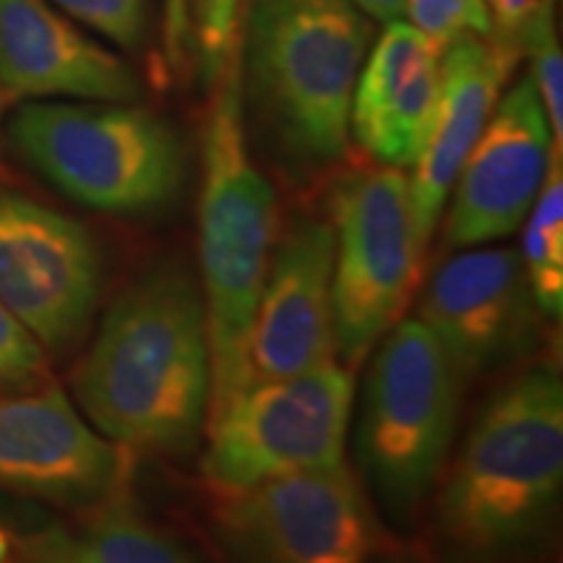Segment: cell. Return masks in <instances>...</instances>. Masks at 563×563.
<instances>
[{"mask_svg":"<svg viewBox=\"0 0 563 563\" xmlns=\"http://www.w3.org/2000/svg\"><path fill=\"white\" fill-rule=\"evenodd\" d=\"M405 13L410 26L441 53L462 40L490 34V9L485 0H407Z\"/></svg>","mask_w":563,"mask_h":563,"instance_id":"cell-22","label":"cell"},{"mask_svg":"<svg viewBox=\"0 0 563 563\" xmlns=\"http://www.w3.org/2000/svg\"><path fill=\"white\" fill-rule=\"evenodd\" d=\"M245 70L282 157L319 170L347 150L350 104L371 45L352 0H245Z\"/></svg>","mask_w":563,"mask_h":563,"instance_id":"cell-4","label":"cell"},{"mask_svg":"<svg viewBox=\"0 0 563 563\" xmlns=\"http://www.w3.org/2000/svg\"><path fill=\"white\" fill-rule=\"evenodd\" d=\"M245 0H194L191 34L196 51V68L207 89L220 79L230 55L238 47V21Z\"/></svg>","mask_w":563,"mask_h":563,"instance_id":"cell-21","label":"cell"},{"mask_svg":"<svg viewBox=\"0 0 563 563\" xmlns=\"http://www.w3.org/2000/svg\"><path fill=\"white\" fill-rule=\"evenodd\" d=\"M462 391V373L418 319L399 321L371 361L357 452L394 517H412L439 481L460 422Z\"/></svg>","mask_w":563,"mask_h":563,"instance_id":"cell-6","label":"cell"},{"mask_svg":"<svg viewBox=\"0 0 563 563\" xmlns=\"http://www.w3.org/2000/svg\"><path fill=\"white\" fill-rule=\"evenodd\" d=\"M522 264L540 313L559 321L563 313V178L561 157L553 159L532 214H527Z\"/></svg>","mask_w":563,"mask_h":563,"instance_id":"cell-19","label":"cell"},{"mask_svg":"<svg viewBox=\"0 0 563 563\" xmlns=\"http://www.w3.org/2000/svg\"><path fill=\"white\" fill-rule=\"evenodd\" d=\"M165 53L170 66H183L191 40V0H165Z\"/></svg>","mask_w":563,"mask_h":563,"instance_id":"cell-27","label":"cell"},{"mask_svg":"<svg viewBox=\"0 0 563 563\" xmlns=\"http://www.w3.org/2000/svg\"><path fill=\"white\" fill-rule=\"evenodd\" d=\"M443 53L405 21L386 24L352 91L350 125L378 165L412 167L439 104Z\"/></svg>","mask_w":563,"mask_h":563,"instance_id":"cell-17","label":"cell"},{"mask_svg":"<svg viewBox=\"0 0 563 563\" xmlns=\"http://www.w3.org/2000/svg\"><path fill=\"white\" fill-rule=\"evenodd\" d=\"M214 540L228 563H368L376 519L344 464L222 496Z\"/></svg>","mask_w":563,"mask_h":563,"instance_id":"cell-9","label":"cell"},{"mask_svg":"<svg viewBox=\"0 0 563 563\" xmlns=\"http://www.w3.org/2000/svg\"><path fill=\"white\" fill-rule=\"evenodd\" d=\"M555 152L553 133L530 76L517 81L462 165L446 217V249H477L522 228Z\"/></svg>","mask_w":563,"mask_h":563,"instance_id":"cell-12","label":"cell"},{"mask_svg":"<svg viewBox=\"0 0 563 563\" xmlns=\"http://www.w3.org/2000/svg\"><path fill=\"white\" fill-rule=\"evenodd\" d=\"M0 87L9 97H141L129 63L91 42L45 0H0Z\"/></svg>","mask_w":563,"mask_h":563,"instance_id":"cell-16","label":"cell"},{"mask_svg":"<svg viewBox=\"0 0 563 563\" xmlns=\"http://www.w3.org/2000/svg\"><path fill=\"white\" fill-rule=\"evenodd\" d=\"M74 389L110 441L191 452L211 397L207 308L191 272L162 264L131 282L76 368Z\"/></svg>","mask_w":563,"mask_h":563,"instance_id":"cell-1","label":"cell"},{"mask_svg":"<svg viewBox=\"0 0 563 563\" xmlns=\"http://www.w3.org/2000/svg\"><path fill=\"white\" fill-rule=\"evenodd\" d=\"M9 559H11V540L3 527H0V563H9Z\"/></svg>","mask_w":563,"mask_h":563,"instance_id":"cell-29","label":"cell"},{"mask_svg":"<svg viewBox=\"0 0 563 563\" xmlns=\"http://www.w3.org/2000/svg\"><path fill=\"white\" fill-rule=\"evenodd\" d=\"M334 228L298 217L269 256L251 336V384L334 363Z\"/></svg>","mask_w":563,"mask_h":563,"instance_id":"cell-14","label":"cell"},{"mask_svg":"<svg viewBox=\"0 0 563 563\" xmlns=\"http://www.w3.org/2000/svg\"><path fill=\"white\" fill-rule=\"evenodd\" d=\"M100 285V251L81 222L0 194V302L34 340L51 350L81 340Z\"/></svg>","mask_w":563,"mask_h":563,"instance_id":"cell-10","label":"cell"},{"mask_svg":"<svg viewBox=\"0 0 563 563\" xmlns=\"http://www.w3.org/2000/svg\"><path fill=\"white\" fill-rule=\"evenodd\" d=\"M517 63L490 37L462 40L443 53L439 104L410 180L412 224L422 256L441 220L446 196L490 121Z\"/></svg>","mask_w":563,"mask_h":563,"instance_id":"cell-15","label":"cell"},{"mask_svg":"<svg viewBox=\"0 0 563 563\" xmlns=\"http://www.w3.org/2000/svg\"><path fill=\"white\" fill-rule=\"evenodd\" d=\"M9 563H11V561H9Z\"/></svg>","mask_w":563,"mask_h":563,"instance_id":"cell-30","label":"cell"},{"mask_svg":"<svg viewBox=\"0 0 563 563\" xmlns=\"http://www.w3.org/2000/svg\"><path fill=\"white\" fill-rule=\"evenodd\" d=\"M125 481L129 456L91 431L60 389L0 391V488L91 509Z\"/></svg>","mask_w":563,"mask_h":563,"instance_id":"cell-13","label":"cell"},{"mask_svg":"<svg viewBox=\"0 0 563 563\" xmlns=\"http://www.w3.org/2000/svg\"><path fill=\"white\" fill-rule=\"evenodd\" d=\"M540 0H490V34L511 58H522V32Z\"/></svg>","mask_w":563,"mask_h":563,"instance_id":"cell-26","label":"cell"},{"mask_svg":"<svg viewBox=\"0 0 563 563\" xmlns=\"http://www.w3.org/2000/svg\"><path fill=\"white\" fill-rule=\"evenodd\" d=\"M538 316L517 251L470 249L433 272L418 321L431 329L467 382L530 357L540 336Z\"/></svg>","mask_w":563,"mask_h":563,"instance_id":"cell-11","label":"cell"},{"mask_svg":"<svg viewBox=\"0 0 563 563\" xmlns=\"http://www.w3.org/2000/svg\"><path fill=\"white\" fill-rule=\"evenodd\" d=\"M522 55L532 60V84L538 89L555 152L563 144V58L553 30V0H540L522 32Z\"/></svg>","mask_w":563,"mask_h":563,"instance_id":"cell-20","label":"cell"},{"mask_svg":"<svg viewBox=\"0 0 563 563\" xmlns=\"http://www.w3.org/2000/svg\"><path fill=\"white\" fill-rule=\"evenodd\" d=\"M19 553L24 563H89L79 545V538H74L58 525L21 534Z\"/></svg>","mask_w":563,"mask_h":563,"instance_id":"cell-25","label":"cell"},{"mask_svg":"<svg viewBox=\"0 0 563 563\" xmlns=\"http://www.w3.org/2000/svg\"><path fill=\"white\" fill-rule=\"evenodd\" d=\"M201 150V295L211 355L209 422H214L251 386L253 323L277 230V196L245 141L241 42L211 84Z\"/></svg>","mask_w":563,"mask_h":563,"instance_id":"cell-3","label":"cell"},{"mask_svg":"<svg viewBox=\"0 0 563 563\" xmlns=\"http://www.w3.org/2000/svg\"><path fill=\"white\" fill-rule=\"evenodd\" d=\"M79 545L89 563H201L170 532L141 517L123 490L91 506Z\"/></svg>","mask_w":563,"mask_h":563,"instance_id":"cell-18","label":"cell"},{"mask_svg":"<svg viewBox=\"0 0 563 563\" xmlns=\"http://www.w3.org/2000/svg\"><path fill=\"white\" fill-rule=\"evenodd\" d=\"M45 378V350L30 329L0 302V391H32Z\"/></svg>","mask_w":563,"mask_h":563,"instance_id":"cell-24","label":"cell"},{"mask_svg":"<svg viewBox=\"0 0 563 563\" xmlns=\"http://www.w3.org/2000/svg\"><path fill=\"white\" fill-rule=\"evenodd\" d=\"M563 485V384L534 365L477 415L435 501L446 563H527L553 540Z\"/></svg>","mask_w":563,"mask_h":563,"instance_id":"cell-2","label":"cell"},{"mask_svg":"<svg viewBox=\"0 0 563 563\" xmlns=\"http://www.w3.org/2000/svg\"><path fill=\"white\" fill-rule=\"evenodd\" d=\"M352 3L363 13H368V16L391 24V21H402L407 0H352Z\"/></svg>","mask_w":563,"mask_h":563,"instance_id":"cell-28","label":"cell"},{"mask_svg":"<svg viewBox=\"0 0 563 563\" xmlns=\"http://www.w3.org/2000/svg\"><path fill=\"white\" fill-rule=\"evenodd\" d=\"M352 397V373L334 363L251 384L211 422L203 477L228 496L279 475L340 467Z\"/></svg>","mask_w":563,"mask_h":563,"instance_id":"cell-8","label":"cell"},{"mask_svg":"<svg viewBox=\"0 0 563 563\" xmlns=\"http://www.w3.org/2000/svg\"><path fill=\"white\" fill-rule=\"evenodd\" d=\"M53 3L125 51L136 53L144 47L150 32V0H53Z\"/></svg>","mask_w":563,"mask_h":563,"instance_id":"cell-23","label":"cell"},{"mask_svg":"<svg viewBox=\"0 0 563 563\" xmlns=\"http://www.w3.org/2000/svg\"><path fill=\"white\" fill-rule=\"evenodd\" d=\"M11 139L63 194L112 214L167 207L188 170L180 133L165 118L123 104H26Z\"/></svg>","mask_w":563,"mask_h":563,"instance_id":"cell-5","label":"cell"},{"mask_svg":"<svg viewBox=\"0 0 563 563\" xmlns=\"http://www.w3.org/2000/svg\"><path fill=\"white\" fill-rule=\"evenodd\" d=\"M334 342L357 365L399 319L422 269L410 180L397 167H361L332 191Z\"/></svg>","mask_w":563,"mask_h":563,"instance_id":"cell-7","label":"cell"}]
</instances>
